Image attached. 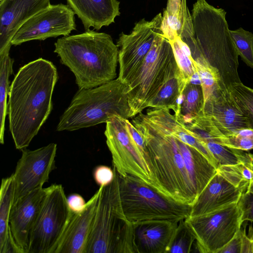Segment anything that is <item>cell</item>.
Instances as JSON below:
<instances>
[{"label": "cell", "instance_id": "obj_29", "mask_svg": "<svg viewBox=\"0 0 253 253\" xmlns=\"http://www.w3.org/2000/svg\"><path fill=\"white\" fill-rule=\"evenodd\" d=\"M229 90L246 118L248 128L253 129V89L241 82L233 84Z\"/></svg>", "mask_w": 253, "mask_h": 253}, {"label": "cell", "instance_id": "obj_26", "mask_svg": "<svg viewBox=\"0 0 253 253\" xmlns=\"http://www.w3.org/2000/svg\"><path fill=\"white\" fill-rule=\"evenodd\" d=\"M11 46L0 53V143L4 144L5 120L8 114L7 98L9 90V78L13 73L14 60L9 56Z\"/></svg>", "mask_w": 253, "mask_h": 253}, {"label": "cell", "instance_id": "obj_35", "mask_svg": "<svg viewBox=\"0 0 253 253\" xmlns=\"http://www.w3.org/2000/svg\"><path fill=\"white\" fill-rule=\"evenodd\" d=\"M238 204L242 212V222L246 220L253 222V193L248 191L244 193Z\"/></svg>", "mask_w": 253, "mask_h": 253}, {"label": "cell", "instance_id": "obj_39", "mask_svg": "<svg viewBox=\"0 0 253 253\" xmlns=\"http://www.w3.org/2000/svg\"><path fill=\"white\" fill-rule=\"evenodd\" d=\"M247 163L253 171V154L247 153ZM247 191L253 193V178Z\"/></svg>", "mask_w": 253, "mask_h": 253}, {"label": "cell", "instance_id": "obj_11", "mask_svg": "<svg viewBox=\"0 0 253 253\" xmlns=\"http://www.w3.org/2000/svg\"><path fill=\"white\" fill-rule=\"evenodd\" d=\"M161 13L151 21L143 18L135 23L129 34L122 32L117 42L119 49V80L128 86L138 74L159 33L162 32Z\"/></svg>", "mask_w": 253, "mask_h": 253}, {"label": "cell", "instance_id": "obj_23", "mask_svg": "<svg viewBox=\"0 0 253 253\" xmlns=\"http://www.w3.org/2000/svg\"><path fill=\"white\" fill-rule=\"evenodd\" d=\"M177 139L186 167L198 197L216 173L217 169L200 151Z\"/></svg>", "mask_w": 253, "mask_h": 253}, {"label": "cell", "instance_id": "obj_22", "mask_svg": "<svg viewBox=\"0 0 253 253\" xmlns=\"http://www.w3.org/2000/svg\"><path fill=\"white\" fill-rule=\"evenodd\" d=\"M81 19L86 31L90 27L98 30L114 22L120 15L117 0H66Z\"/></svg>", "mask_w": 253, "mask_h": 253}, {"label": "cell", "instance_id": "obj_38", "mask_svg": "<svg viewBox=\"0 0 253 253\" xmlns=\"http://www.w3.org/2000/svg\"><path fill=\"white\" fill-rule=\"evenodd\" d=\"M67 201L69 210L74 213L82 212L85 209L87 203L81 195L77 193L68 196Z\"/></svg>", "mask_w": 253, "mask_h": 253}, {"label": "cell", "instance_id": "obj_10", "mask_svg": "<svg viewBox=\"0 0 253 253\" xmlns=\"http://www.w3.org/2000/svg\"><path fill=\"white\" fill-rule=\"evenodd\" d=\"M241 216L237 202L184 220L195 235L199 252L218 253L241 228Z\"/></svg>", "mask_w": 253, "mask_h": 253}, {"label": "cell", "instance_id": "obj_33", "mask_svg": "<svg viewBox=\"0 0 253 253\" xmlns=\"http://www.w3.org/2000/svg\"><path fill=\"white\" fill-rule=\"evenodd\" d=\"M184 220L179 221L168 253H189L192 252L196 238Z\"/></svg>", "mask_w": 253, "mask_h": 253}, {"label": "cell", "instance_id": "obj_14", "mask_svg": "<svg viewBox=\"0 0 253 253\" xmlns=\"http://www.w3.org/2000/svg\"><path fill=\"white\" fill-rule=\"evenodd\" d=\"M21 151L22 156L12 174L14 203L35 189L43 187L48 181L50 173L56 168V144L50 143L34 150L25 148Z\"/></svg>", "mask_w": 253, "mask_h": 253}, {"label": "cell", "instance_id": "obj_19", "mask_svg": "<svg viewBox=\"0 0 253 253\" xmlns=\"http://www.w3.org/2000/svg\"><path fill=\"white\" fill-rule=\"evenodd\" d=\"M50 4V0H0V53L12 45L13 37L25 22Z\"/></svg>", "mask_w": 253, "mask_h": 253}, {"label": "cell", "instance_id": "obj_30", "mask_svg": "<svg viewBox=\"0 0 253 253\" xmlns=\"http://www.w3.org/2000/svg\"><path fill=\"white\" fill-rule=\"evenodd\" d=\"M192 62L200 78L205 103L218 85V76L203 57L193 59Z\"/></svg>", "mask_w": 253, "mask_h": 253}, {"label": "cell", "instance_id": "obj_24", "mask_svg": "<svg viewBox=\"0 0 253 253\" xmlns=\"http://www.w3.org/2000/svg\"><path fill=\"white\" fill-rule=\"evenodd\" d=\"M14 198L13 174L1 180L0 190V253H4L13 237L9 219Z\"/></svg>", "mask_w": 253, "mask_h": 253}, {"label": "cell", "instance_id": "obj_12", "mask_svg": "<svg viewBox=\"0 0 253 253\" xmlns=\"http://www.w3.org/2000/svg\"><path fill=\"white\" fill-rule=\"evenodd\" d=\"M104 134L113 167L119 174L131 175L152 185L151 172L144 155L131 137L125 119L114 116L106 123Z\"/></svg>", "mask_w": 253, "mask_h": 253}, {"label": "cell", "instance_id": "obj_1", "mask_svg": "<svg viewBox=\"0 0 253 253\" xmlns=\"http://www.w3.org/2000/svg\"><path fill=\"white\" fill-rule=\"evenodd\" d=\"M58 79L55 66L42 58L24 65L15 76L8 92V115L17 149L26 148L48 118Z\"/></svg>", "mask_w": 253, "mask_h": 253}, {"label": "cell", "instance_id": "obj_17", "mask_svg": "<svg viewBox=\"0 0 253 253\" xmlns=\"http://www.w3.org/2000/svg\"><path fill=\"white\" fill-rule=\"evenodd\" d=\"M203 111L211 119L223 136L248 128L246 118L229 89L217 86L204 103Z\"/></svg>", "mask_w": 253, "mask_h": 253}, {"label": "cell", "instance_id": "obj_25", "mask_svg": "<svg viewBox=\"0 0 253 253\" xmlns=\"http://www.w3.org/2000/svg\"><path fill=\"white\" fill-rule=\"evenodd\" d=\"M187 84L178 69L165 83L148 108L167 109L176 114L178 99Z\"/></svg>", "mask_w": 253, "mask_h": 253}, {"label": "cell", "instance_id": "obj_5", "mask_svg": "<svg viewBox=\"0 0 253 253\" xmlns=\"http://www.w3.org/2000/svg\"><path fill=\"white\" fill-rule=\"evenodd\" d=\"M128 86L118 78L101 85L79 89L60 118L56 130L73 131L107 122L114 116L128 119Z\"/></svg>", "mask_w": 253, "mask_h": 253}, {"label": "cell", "instance_id": "obj_4", "mask_svg": "<svg viewBox=\"0 0 253 253\" xmlns=\"http://www.w3.org/2000/svg\"><path fill=\"white\" fill-rule=\"evenodd\" d=\"M226 12L206 0L193 4L191 18L196 42L203 57L216 71L218 85L229 89L241 83L238 55L226 20Z\"/></svg>", "mask_w": 253, "mask_h": 253}, {"label": "cell", "instance_id": "obj_15", "mask_svg": "<svg viewBox=\"0 0 253 253\" xmlns=\"http://www.w3.org/2000/svg\"><path fill=\"white\" fill-rule=\"evenodd\" d=\"M248 184L225 166L216 173L191 205L190 216H197L237 203Z\"/></svg>", "mask_w": 253, "mask_h": 253}, {"label": "cell", "instance_id": "obj_28", "mask_svg": "<svg viewBox=\"0 0 253 253\" xmlns=\"http://www.w3.org/2000/svg\"><path fill=\"white\" fill-rule=\"evenodd\" d=\"M170 42L180 74L186 84L197 72L190 48L179 37L173 36L168 39Z\"/></svg>", "mask_w": 253, "mask_h": 253}, {"label": "cell", "instance_id": "obj_36", "mask_svg": "<svg viewBox=\"0 0 253 253\" xmlns=\"http://www.w3.org/2000/svg\"><path fill=\"white\" fill-rule=\"evenodd\" d=\"M93 175L95 182L100 186H103L112 182L114 178L115 172L114 169L108 166L100 165L95 168Z\"/></svg>", "mask_w": 253, "mask_h": 253}, {"label": "cell", "instance_id": "obj_13", "mask_svg": "<svg viewBox=\"0 0 253 253\" xmlns=\"http://www.w3.org/2000/svg\"><path fill=\"white\" fill-rule=\"evenodd\" d=\"M75 14L68 4H50L25 22L14 35L11 44L18 45L32 40L69 36L76 30Z\"/></svg>", "mask_w": 253, "mask_h": 253}, {"label": "cell", "instance_id": "obj_18", "mask_svg": "<svg viewBox=\"0 0 253 253\" xmlns=\"http://www.w3.org/2000/svg\"><path fill=\"white\" fill-rule=\"evenodd\" d=\"M100 188L80 213L71 211L68 224L54 253H86Z\"/></svg>", "mask_w": 253, "mask_h": 253}, {"label": "cell", "instance_id": "obj_8", "mask_svg": "<svg viewBox=\"0 0 253 253\" xmlns=\"http://www.w3.org/2000/svg\"><path fill=\"white\" fill-rule=\"evenodd\" d=\"M178 69L171 45L162 32L156 36L138 74L128 85L129 118L147 108L165 83Z\"/></svg>", "mask_w": 253, "mask_h": 253}, {"label": "cell", "instance_id": "obj_7", "mask_svg": "<svg viewBox=\"0 0 253 253\" xmlns=\"http://www.w3.org/2000/svg\"><path fill=\"white\" fill-rule=\"evenodd\" d=\"M123 210L132 223L150 220L179 222L190 217L191 205L178 202L131 175H119Z\"/></svg>", "mask_w": 253, "mask_h": 253}, {"label": "cell", "instance_id": "obj_41", "mask_svg": "<svg viewBox=\"0 0 253 253\" xmlns=\"http://www.w3.org/2000/svg\"></svg>", "mask_w": 253, "mask_h": 253}, {"label": "cell", "instance_id": "obj_27", "mask_svg": "<svg viewBox=\"0 0 253 253\" xmlns=\"http://www.w3.org/2000/svg\"><path fill=\"white\" fill-rule=\"evenodd\" d=\"M204 95L201 85L189 83L183 92L180 118L186 124L203 111Z\"/></svg>", "mask_w": 253, "mask_h": 253}, {"label": "cell", "instance_id": "obj_32", "mask_svg": "<svg viewBox=\"0 0 253 253\" xmlns=\"http://www.w3.org/2000/svg\"><path fill=\"white\" fill-rule=\"evenodd\" d=\"M230 33L237 54L250 67L253 68V34L239 28Z\"/></svg>", "mask_w": 253, "mask_h": 253}, {"label": "cell", "instance_id": "obj_2", "mask_svg": "<svg viewBox=\"0 0 253 253\" xmlns=\"http://www.w3.org/2000/svg\"><path fill=\"white\" fill-rule=\"evenodd\" d=\"M131 123L142 136L147 146L151 186L173 200L192 205L197 196L177 138L142 113L132 118Z\"/></svg>", "mask_w": 253, "mask_h": 253}, {"label": "cell", "instance_id": "obj_37", "mask_svg": "<svg viewBox=\"0 0 253 253\" xmlns=\"http://www.w3.org/2000/svg\"><path fill=\"white\" fill-rule=\"evenodd\" d=\"M243 232V231L241 228L236 235L218 253H241Z\"/></svg>", "mask_w": 253, "mask_h": 253}, {"label": "cell", "instance_id": "obj_6", "mask_svg": "<svg viewBox=\"0 0 253 253\" xmlns=\"http://www.w3.org/2000/svg\"><path fill=\"white\" fill-rule=\"evenodd\" d=\"M100 193L86 253H138L134 226L125 216L121 203L119 174Z\"/></svg>", "mask_w": 253, "mask_h": 253}, {"label": "cell", "instance_id": "obj_3", "mask_svg": "<svg viewBox=\"0 0 253 253\" xmlns=\"http://www.w3.org/2000/svg\"><path fill=\"white\" fill-rule=\"evenodd\" d=\"M54 52L75 77L79 89L95 87L116 79L119 49L110 35L88 30L64 36Z\"/></svg>", "mask_w": 253, "mask_h": 253}, {"label": "cell", "instance_id": "obj_21", "mask_svg": "<svg viewBox=\"0 0 253 253\" xmlns=\"http://www.w3.org/2000/svg\"><path fill=\"white\" fill-rule=\"evenodd\" d=\"M162 30L167 39L176 36L190 49L193 58L200 56L193 30L191 14L186 0H168L166 9L164 10Z\"/></svg>", "mask_w": 253, "mask_h": 253}, {"label": "cell", "instance_id": "obj_31", "mask_svg": "<svg viewBox=\"0 0 253 253\" xmlns=\"http://www.w3.org/2000/svg\"><path fill=\"white\" fill-rule=\"evenodd\" d=\"M220 166L234 165L244 161V151L230 148L216 142H202Z\"/></svg>", "mask_w": 253, "mask_h": 253}, {"label": "cell", "instance_id": "obj_40", "mask_svg": "<svg viewBox=\"0 0 253 253\" xmlns=\"http://www.w3.org/2000/svg\"><path fill=\"white\" fill-rule=\"evenodd\" d=\"M252 253H253V238H252Z\"/></svg>", "mask_w": 253, "mask_h": 253}, {"label": "cell", "instance_id": "obj_20", "mask_svg": "<svg viewBox=\"0 0 253 253\" xmlns=\"http://www.w3.org/2000/svg\"><path fill=\"white\" fill-rule=\"evenodd\" d=\"M178 222L150 220L133 223L138 253H168Z\"/></svg>", "mask_w": 253, "mask_h": 253}, {"label": "cell", "instance_id": "obj_34", "mask_svg": "<svg viewBox=\"0 0 253 253\" xmlns=\"http://www.w3.org/2000/svg\"><path fill=\"white\" fill-rule=\"evenodd\" d=\"M217 143L230 148L248 151L253 149V129H240L231 135L218 138Z\"/></svg>", "mask_w": 253, "mask_h": 253}, {"label": "cell", "instance_id": "obj_9", "mask_svg": "<svg viewBox=\"0 0 253 253\" xmlns=\"http://www.w3.org/2000/svg\"><path fill=\"white\" fill-rule=\"evenodd\" d=\"M70 214L62 185L54 184L48 187L30 237L27 253H54Z\"/></svg>", "mask_w": 253, "mask_h": 253}, {"label": "cell", "instance_id": "obj_16", "mask_svg": "<svg viewBox=\"0 0 253 253\" xmlns=\"http://www.w3.org/2000/svg\"><path fill=\"white\" fill-rule=\"evenodd\" d=\"M39 188L13 203L9 219L13 237L23 253H27L33 228L47 192Z\"/></svg>", "mask_w": 253, "mask_h": 253}]
</instances>
